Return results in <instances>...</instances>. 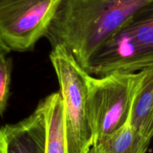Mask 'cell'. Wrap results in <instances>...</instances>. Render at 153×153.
Returning <instances> with one entry per match:
<instances>
[{
  "label": "cell",
  "instance_id": "cell-1",
  "mask_svg": "<svg viewBox=\"0 0 153 153\" xmlns=\"http://www.w3.org/2000/svg\"><path fill=\"white\" fill-rule=\"evenodd\" d=\"M153 0H62L45 38L86 68L92 56Z\"/></svg>",
  "mask_w": 153,
  "mask_h": 153
},
{
  "label": "cell",
  "instance_id": "cell-2",
  "mask_svg": "<svg viewBox=\"0 0 153 153\" xmlns=\"http://www.w3.org/2000/svg\"><path fill=\"white\" fill-rule=\"evenodd\" d=\"M153 59V2L140 10L92 56L85 71L101 76L134 73Z\"/></svg>",
  "mask_w": 153,
  "mask_h": 153
},
{
  "label": "cell",
  "instance_id": "cell-3",
  "mask_svg": "<svg viewBox=\"0 0 153 153\" xmlns=\"http://www.w3.org/2000/svg\"><path fill=\"white\" fill-rule=\"evenodd\" d=\"M62 101L68 152L87 153L93 146L88 108L87 72L61 45L50 53Z\"/></svg>",
  "mask_w": 153,
  "mask_h": 153
},
{
  "label": "cell",
  "instance_id": "cell-4",
  "mask_svg": "<svg viewBox=\"0 0 153 153\" xmlns=\"http://www.w3.org/2000/svg\"><path fill=\"white\" fill-rule=\"evenodd\" d=\"M143 71L113 72L101 76L86 74L88 108L93 145L128 123Z\"/></svg>",
  "mask_w": 153,
  "mask_h": 153
},
{
  "label": "cell",
  "instance_id": "cell-5",
  "mask_svg": "<svg viewBox=\"0 0 153 153\" xmlns=\"http://www.w3.org/2000/svg\"><path fill=\"white\" fill-rule=\"evenodd\" d=\"M62 0H5L0 3V42L11 51H32L46 36Z\"/></svg>",
  "mask_w": 153,
  "mask_h": 153
},
{
  "label": "cell",
  "instance_id": "cell-6",
  "mask_svg": "<svg viewBox=\"0 0 153 153\" xmlns=\"http://www.w3.org/2000/svg\"><path fill=\"white\" fill-rule=\"evenodd\" d=\"M6 153H45L47 127L43 107L21 121L2 128Z\"/></svg>",
  "mask_w": 153,
  "mask_h": 153
},
{
  "label": "cell",
  "instance_id": "cell-7",
  "mask_svg": "<svg viewBox=\"0 0 153 153\" xmlns=\"http://www.w3.org/2000/svg\"><path fill=\"white\" fill-rule=\"evenodd\" d=\"M142 71L128 123L140 133L153 137V65Z\"/></svg>",
  "mask_w": 153,
  "mask_h": 153
},
{
  "label": "cell",
  "instance_id": "cell-8",
  "mask_svg": "<svg viewBox=\"0 0 153 153\" xmlns=\"http://www.w3.org/2000/svg\"><path fill=\"white\" fill-rule=\"evenodd\" d=\"M40 103L46 120L45 153H68L64 110L59 92L51 93Z\"/></svg>",
  "mask_w": 153,
  "mask_h": 153
},
{
  "label": "cell",
  "instance_id": "cell-9",
  "mask_svg": "<svg viewBox=\"0 0 153 153\" xmlns=\"http://www.w3.org/2000/svg\"><path fill=\"white\" fill-rule=\"evenodd\" d=\"M152 137L143 134L126 123L92 146L96 153H146Z\"/></svg>",
  "mask_w": 153,
  "mask_h": 153
},
{
  "label": "cell",
  "instance_id": "cell-10",
  "mask_svg": "<svg viewBox=\"0 0 153 153\" xmlns=\"http://www.w3.org/2000/svg\"><path fill=\"white\" fill-rule=\"evenodd\" d=\"M11 59L6 58L0 64V116L5 112L8 104L11 79Z\"/></svg>",
  "mask_w": 153,
  "mask_h": 153
},
{
  "label": "cell",
  "instance_id": "cell-11",
  "mask_svg": "<svg viewBox=\"0 0 153 153\" xmlns=\"http://www.w3.org/2000/svg\"><path fill=\"white\" fill-rule=\"evenodd\" d=\"M10 53V51L7 49L1 42H0V64L7 58L6 56Z\"/></svg>",
  "mask_w": 153,
  "mask_h": 153
},
{
  "label": "cell",
  "instance_id": "cell-12",
  "mask_svg": "<svg viewBox=\"0 0 153 153\" xmlns=\"http://www.w3.org/2000/svg\"><path fill=\"white\" fill-rule=\"evenodd\" d=\"M0 153H6V149H5V143H0Z\"/></svg>",
  "mask_w": 153,
  "mask_h": 153
},
{
  "label": "cell",
  "instance_id": "cell-13",
  "mask_svg": "<svg viewBox=\"0 0 153 153\" xmlns=\"http://www.w3.org/2000/svg\"><path fill=\"white\" fill-rule=\"evenodd\" d=\"M5 143V138H4V134L2 128H0V143Z\"/></svg>",
  "mask_w": 153,
  "mask_h": 153
},
{
  "label": "cell",
  "instance_id": "cell-14",
  "mask_svg": "<svg viewBox=\"0 0 153 153\" xmlns=\"http://www.w3.org/2000/svg\"><path fill=\"white\" fill-rule=\"evenodd\" d=\"M87 153H96L95 152V149H94L93 148H92H92L90 149H89V151Z\"/></svg>",
  "mask_w": 153,
  "mask_h": 153
},
{
  "label": "cell",
  "instance_id": "cell-15",
  "mask_svg": "<svg viewBox=\"0 0 153 153\" xmlns=\"http://www.w3.org/2000/svg\"><path fill=\"white\" fill-rule=\"evenodd\" d=\"M152 65H153V59L152 60V62H151V63H150V65L149 66H152Z\"/></svg>",
  "mask_w": 153,
  "mask_h": 153
},
{
  "label": "cell",
  "instance_id": "cell-16",
  "mask_svg": "<svg viewBox=\"0 0 153 153\" xmlns=\"http://www.w3.org/2000/svg\"><path fill=\"white\" fill-rule=\"evenodd\" d=\"M4 1H5V0H0V3H1V2H4Z\"/></svg>",
  "mask_w": 153,
  "mask_h": 153
}]
</instances>
